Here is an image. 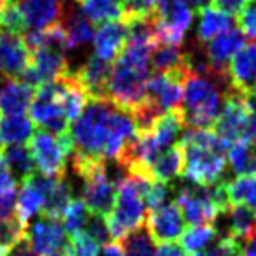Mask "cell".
<instances>
[{
  "instance_id": "obj_1",
  "label": "cell",
  "mask_w": 256,
  "mask_h": 256,
  "mask_svg": "<svg viewBox=\"0 0 256 256\" xmlns=\"http://www.w3.org/2000/svg\"><path fill=\"white\" fill-rule=\"evenodd\" d=\"M68 134L74 146L72 154L116 162L137 130L132 116L109 98H90Z\"/></svg>"
},
{
  "instance_id": "obj_2",
  "label": "cell",
  "mask_w": 256,
  "mask_h": 256,
  "mask_svg": "<svg viewBox=\"0 0 256 256\" xmlns=\"http://www.w3.org/2000/svg\"><path fill=\"white\" fill-rule=\"evenodd\" d=\"M235 90L228 72H214L209 65L190 68L182 84L181 114L186 130H210L214 126L224 100Z\"/></svg>"
},
{
  "instance_id": "obj_3",
  "label": "cell",
  "mask_w": 256,
  "mask_h": 256,
  "mask_svg": "<svg viewBox=\"0 0 256 256\" xmlns=\"http://www.w3.org/2000/svg\"><path fill=\"white\" fill-rule=\"evenodd\" d=\"M179 146L184 151L182 176L195 186L210 188L226 170V148L212 130H186Z\"/></svg>"
},
{
  "instance_id": "obj_4",
  "label": "cell",
  "mask_w": 256,
  "mask_h": 256,
  "mask_svg": "<svg viewBox=\"0 0 256 256\" xmlns=\"http://www.w3.org/2000/svg\"><path fill=\"white\" fill-rule=\"evenodd\" d=\"M151 179L140 176H124L118 184V196L112 210L106 216L112 238H123L132 230L146 224L148 207L144 202Z\"/></svg>"
},
{
  "instance_id": "obj_5",
  "label": "cell",
  "mask_w": 256,
  "mask_h": 256,
  "mask_svg": "<svg viewBox=\"0 0 256 256\" xmlns=\"http://www.w3.org/2000/svg\"><path fill=\"white\" fill-rule=\"evenodd\" d=\"M28 150L39 174L48 176V178L65 179V164H67L68 154L74 153L70 134L65 132L62 136H53V134L39 130L30 139Z\"/></svg>"
},
{
  "instance_id": "obj_6",
  "label": "cell",
  "mask_w": 256,
  "mask_h": 256,
  "mask_svg": "<svg viewBox=\"0 0 256 256\" xmlns=\"http://www.w3.org/2000/svg\"><path fill=\"white\" fill-rule=\"evenodd\" d=\"M30 120L44 132L62 136L68 132V120L62 106V84L60 81L46 82L39 86L30 106Z\"/></svg>"
},
{
  "instance_id": "obj_7",
  "label": "cell",
  "mask_w": 256,
  "mask_h": 256,
  "mask_svg": "<svg viewBox=\"0 0 256 256\" xmlns=\"http://www.w3.org/2000/svg\"><path fill=\"white\" fill-rule=\"evenodd\" d=\"M252 96L242 95V93L234 92L224 100V106L214 123V130L218 139L223 142V146L232 148L238 140L246 139V130H248L249 118H251L254 107Z\"/></svg>"
},
{
  "instance_id": "obj_8",
  "label": "cell",
  "mask_w": 256,
  "mask_h": 256,
  "mask_svg": "<svg viewBox=\"0 0 256 256\" xmlns=\"http://www.w3.org/2000/svg\"><path fill=\"white\" fill-rule=\"evenodd\" d=\"M153 20L156 44L181 46L193 23V11L182 0H164L153 12Z\"/></svg>"
},
{
  "instance_id": "obj_9",
  "label": "cell",
  "mask_w": 256,
  "mask_h": 256,
  "mask_svg": "<svg viewBox=\"0 0 256 256\" xmlns=\"http://www.w3.org/2000/svg\"><path fill=\"white\" fill-rule=\"evenodd\" d=\"M188 72L181 74L154 72L153 76H150L146 84V102L151 104L160 114L179 110L182 104V84Z\"/></svg>"
},
{
  "instance_id": "obj_10",
  "label": "cell",
  "mask_w": 256,
  "mask_h": 256,
  "mask_svg": "<svg viewBox=\"0 0 256 256\" xmlns=\"http://www.w3.org/2000/svg\"><path fill=\"white\" fill-rule=\"evenodd\" d=\"M176 206L179 207L182 218L186 223H190V226L214 224L220 216V210L210 198L209 188H202V186L182 188L176 196Z\"/></svg>"
},
{
  "instance_id": "obj_11",
  "label": "cell",
  "mask_w": 256,
  "mask_h": 256,
  "mask_svg": "<svg viewBox=\"0 0 256 256\" xmlns=\"http://www.w3.org/2000/svg\"><path fill=\"white\" fill-rule=\"evenodd\" d=\"M26 238L37 256H51L54 252L65 251L68 246L62 221L48 216H40L30 226H26Z\"/></svg>"
},
{
  "instance_id": "obj_12",
  "label": "cell",
  "mask_w": 256,
  "mask_h": 256,
  "mask_svg": "<svg viewBox=\"0 0 256 256\" xmlns=\"http://www.w3.org/2000/svg\"><path fill=\"white\" fill-rule=\"evenodd\" d=\"M28 32H40L58 25L64 18L62 0H11Z\"/></svg>"
},
{
  "instance_id": "obj_13",
  "label": "cell",
  "mask_w": 256,
  "mask_h": 256,
  "mask_svg": "<svg viewBox=\"0 0 256 256\" xmlns=\"http://www.w3.org/2000/svg\"><path fill=\"white\" fill-rule=\"evenodd\" d=\"M146 228L153 240L160 244L176 242L186 230V221L176 202H167L160 209L148 212Z\"/></svg>"
},
{
  "instance_id": "obj_14",
  "label": "cell",
  "mask_w": 256,
  "mask_h": 256,
  "mask_svg": "<svg viewBox=\"0 0 256 256\" xmlns=\"http://www.w3.org/2000/svg\"><path fill=\"white\" fill-rule=\"evenodd\" d=\"M32 60L23 36L0 30V76L6 79H20Z\"/></svg>"
},
{
  "instance_id": "obj_15",
  "label": "cell",
  "mask_w": 256,
  "mask_h": 256,
  "mask_svg": "<svg viewBox=\"0 0 256 256\" xmlns=\"http://www.w3.org/2000/svg\"><path fill=\"white\" fill-rule=\"evenodd\" d=\"M246 44V37L237 25L206 44V62L214 72H228L232 58Z\"/></svg>"
},
{
  "instance_id": "obj_16",
  "label": "cell",
  "mask_w": 256,
  "mask_h": 256,
  "mask_svg": "<svg viewBox=\"0 0 256 256\" xmlns=\"http://www.w3.org/2000/svg\"><path fill=\"white\" fill-rule=\"evenodd\" d=\"M228 76L234 90L252 96L256 88V42L244 44L228 65Z\"/></svg>"
},
{
  "instance_id": "obj_17",
  "label": "cell",
  "mask_w": 256,
  "mask_h": 256,
  "mask_svg": "<svg viewBox=\"0 0 256 256\" xmlns=\"http://www.w3.org/2000/svg\"><path fill=\"white\" fill-rule=\"evenodd\" d=\"M128 39V26L124 20L118 22L102 23L95 30L93 36V46H95V56L107 64H114L120 53L123 51Z\"/></svg>"
},
{
  "instance_id": "obj_18",
  "label": "cell",
  "mask_w": 256,
  "mask_h": 256,
  "mask_svg": "<svg viewBox=\"0 0 256 256\" xmlns=\"http://www.w3.org/2000/svg\"><path fill=\"white\" fill-rule=\"evenodd\" d=\"M110 68H112V64H107L92 54L84 62V65H81L78 70H72V74L76 76L78 82L82 86L90 98H107V82H109Z\"/></svg>"
},
{
  "instance_id": "obj_19",
  "label": "cell",
  "mask_w": 256,
  "mask_h": 256,
  "mask_svg": "<svg viewBox=\"0 0 256 256\" xmlns=\"http://www.w3.org/2000/svg\"><path fill=\"white\" fill-rule=\"evenodd\" d=\"M36 88L18 81L6 79L0 84V116H22L32 106Z\"/></svg>"
},
{
  "instance_id": "obj_20",
  "label": "cell",
  "mask_w": 256,
  "mask_h": 256,
  "mask_svg": "<svg viewBox=\"0 0 256 256\" xmlns=\"http://www.w3.org/2000/svg\"><path fill=\"white\" fill-rule=\"evenodd\" d=\"M151 67L158 74H181L190 70V54L181 46L156 44L151 54Z\"/></svg>"
},
{
  "instance_id": "obj_21",
  "label": "cell",
  "mask_w": 256,
  "mask_h": 256,
  "mask_svg": "<svg viewBox=\"0 0 256 256\" xmlns=\"http://www.w3.org/2000/svg\"><path fill=\"white\" fill-rule=\"evenodd\" d=\"M182 168H184V151L178 142L176 146L168 148L164 153L158 154L156 160L151 164L148 174L153 181H160L167 184L172 179L182 174Z\"/></svg>"
},
{
  "instance_id": "obj_22",
  "label": "cell",
  "mask_w": 256,
  "mask_h": 256,
  "mask_svg": "<svg viewBox=\"0 0 256 256\" xmlns=\"http://www.w3.org/2000/svg\"><path fill=\"white\" fill-rule=\"evenodd\" d=\"M76 2L81 8V14L96 25L123 20V0H76Z\"/></svg>"
},
{
  "instance_id": "obj_23",
  "label": "cell",
  "mask_w": 256,
  "mask_h": 256,
  "mask_svg": "<svg viewBox=\"0 0 256 256\" xmlns=\"http://www.w3.org/2000/svg\"><path fill=\"white\" fill-rule=\"evenodd\" d=\"M234 26L230 16L223 14V12L216 11L210 6H206L198 11V28H196V37L200 42L207 44L209 40H212L214 37L221 36L223 32H226L228 28Z\"/></svg>"
},
{
  "instance_id": "obj_24",
  "label": "cell",
  "mask_w": 256,
  "mask_h": 256,
  "mask_svg": "<svg viewBox=\"0 0 256 256\" xmlns=\"http://www.w3.org/2000/svg\"><path fill=\"white\" fill-rule=\"evenodd\" d=\"M0 137L8 146L30 142L34 137V123L26 114L0 118Z\"/></svg>"
},
{
  "instance_id": "obj_25",
  "label": "cell",
  "mask_w": 256,
  "mask_h": 256,
  "mask_svg": "<svg viewBox=\"0 0 256 256\" xmlns=\"http://www.w3.org/2000/svg\"><path fill=\"white\" fill-rule=\"evenodd\" d=\"M2 156L8 165V170L16 181L23 182L32 174H36V165L30 154L28 146L20 144V146H8L2 150Z\"/></svg>"
},
{
  "instance_id": "obj_26",
  "label": "cell",
  "mask_w": 256,
  "mask_h": 256,
  "mask_svg": "<svg viewBox=\"0 0 256 256\" xmlns=\"http://www.w3.org/2000/svg\"><path fill=\"white\" fill-rule=\"evenodd\" d=\"M228 200L232 206H244L256 214V174L237 176L226 182Z\"/></svg>"
},
{
  "instance_id": "obj_27",
  "label": "cell",
  "mask_w": 256,
  "mask_h": 256,
  "mask_svg": "<svg viewBox=\"0 0 256 256\" xmlns=\"http://www.w3.org/2000/svg\"><path fill=\"white\" fill-rule=\"evenodd\" d=\"M228 221V237L242 242L251 232L256 230V214L244 206H230L224 212Z\"/></svg>"
},
{
  "instance_id": "obj_28",
  "label": "cell",
  "mask_w": 256,
  "mask_h": 256,
  "mask_svg": "<svg viewBox=\"0 0 256 256\" xmlns=\"http://www.w3.org/2000/svg\"><path fill=\"white\" fill-rule=\"evenodd\" d=\"M42 207H44V196L40 195L39 190L26 181L22 182V190H20L18 196H16V207H14L16 216L26 224L34 216L42 212Z\"/></svg>"
},
{
  "instance_id": "obj_29",
  "label": "cell",
  "mask_w": 256,
  "mask_h": 256,
  "mask_svg": "<svg viewBox=\"0 0 256 256\" xmlns=\"http://www.w3.org/2000/svg\"><path fill=\"white\" fill-rule=\"evenodd\" d=\"M124 256H154V240L146 226H139L121 238Z\"/></svg>"
},
{
  "instance_id": "obj_30",
  "label": "cell",
  "mask_w": 256,
  "mask_h": 256,
  "mask_svg": "<svg viewBox=\"0 0 256 256\" xmlns=\"http://www.w3.org/2000/svg\"><path fill=\"white\" fill-rule=\"evenodd\" d=\"M90 216V209L86 207V204L81 198H72L68 202V206L65 207L64 214H62V224H64L65 234H68L70 237L84 232V226L88 223Z\"/></svg>"
},
{
  "instance_id": "obj_31",
  "label": "cell",
  "mask_w": 256,
  "mask_h": 256,
  "mask_svg": "<svg viewBox=\"0 0 256 256\" xmlns=\"http://www.w3.org/2000/svg\"><path fill=\"white\" fill-rule=\"evenodd\" d=\"M72 200V190L67 184L65 179L56 182L53 190L44 196V207H42V216L54 218V220H62L65 207Z\"/></svg>"
},
{
  "instance_id": "obj_32",
  "label": "cell",
  "mask_w": 256,
  "mask_h": 256,
  "mask_svg": "<svg viewBox=\"0 0 256 256\" xmlns=\"http://www.w3.org/2000/svg\"><path fill=\"white\" fill-rule=\"evenodd\" d=\"M65 26V32H67L68 39V48L70 50H78L79 46H84L90 40H93L95 36V26L90 22L88 18H84L82 14H72L70 20L67 22Z\"/></svg>"
},
{
  "instance_id": "obj_33",
  "label": "cell",
  "mask_w": 256,
  "mask_h": 256,
  "mask_svg": "<svg viewBox=\"0 0 256 256\" xmlns=\"http://www.w3.org/2000/svg\"><path fill=\"white\" fill-rule=\"evenodd\" d=\"M218 230L214 224H200V226H190L181 235V246L186 252H200L206 249L210 242L216 238Z\"/></svg>"
},
{
  "instance_id": "obj_34",
  "label": "cell",
  "mask_w": 256,
  "mask_h": 256,
  "mask_svg": "<svg viewBox=\"0 0 256 256\" xmlns=\"http://www.w3.org/2000/svg\"><path fill=\"white\" fill-rule=\"evenodd\" d=\"M26 235V224L16 214L0 220V254L4 256L14 244Z\"/></svg>"
},
{
  "instance_id": "obj_35",
  "label": "cell",
  "mask_w": 256,
  "mask_h": 256,
  "mask_svg": "<svg viewBox=\"0 0 256 256\" xmlns=\"http://www.w3.org/2000/svg\"><path fill=\"white\" fill-rule=\"evenodd\" d=\"M251 151L252 142L242 139L232 148H228V158L226 162L230 164L232 170L238 176L251 174Z\"/></svg>"
},
{
  "instance_id": "obj_36",
  "label": "cell",
  "mask_w": 256,
  "mask_h": 256,
  "mask_svg": "<svg viewBox=\"0 0 256 256\" xmlns=\"http://www.w3.org/2000/svg\"><path fill=\"white\" fill-rule=\"evenodd\" d=\"M84 234L88 235L90 238H93L100 248L112 242V235H110L106 216H100V214H92V216H90L88 223H86V226H84Z\"/></svg>"
},
{
  "instance_id": "obj_37",
  "label": "cell",
  "mask_w": 256,
  "mask_h": 256,
  "mask_svg": "<svg viewBox=\"0 0 256 256\" xmlns=\"http://www.w3.org/2000/svg\"><path fill=\"white\" fill-rule=\"evenodd\" d=\"M67 251L72 256H96L100 251V246L93 238H90L84 232H81V234L70 237Z\"/></svg>"
},
{
  "instance_id": "obj_38",
  "label": "cell",
  "mask_w": 256,
  "mask_h": 256,
  "mask_svg": "<svg viewBox=\"0 0 256 256\" xmlns=\"http://www.w3.org/2000/svg\"><path fill=\"white\" fill-rule=\"evenodd\" d=\"M168 195H170V188H168V184L160 182V181L151 182L150 190H148L146 196H144L148 212H151V210H156V209H160L162 206H165V204H167V200H168Z\"/></svg>"
},
{
  "instance_id": "obj_39",
  "label": "cell",
  "mask_w": 256,
  "mask_h": 256,
  "mask_svg": "<svg viewBox=\"0 0 256 256\" xmlns=\"http://www.w3.org/2000/svg\"><path fill=\"white\" fill-rule=\"evenodd\" d=\"M238 28L244 37H249L252 42H256V0H251L244 12L238 16Z\"/></svg>"
},
{
  "instance_id": "obj_40",
  "label": "cell",
  "mask_w": 256,
  "mask_h": 256,
  "mask_svg": "<svg viewBox=\"0 0 256 256\" xmlns=\"http://www.w3.org/2000/svg\"><path fill=\"white\" fill-rule=\"evenodd\" d=\"M251 0H210V8L216 11L223 12V14L230 16L232 20L238 18L244 12V9L249 6Z\"/></svg>"
},
{
  "instance_id": "obj_41",
  "label": "cell",
  "mask_w": 256,
  "mask_h": 256,
  "mask_svg": "<svg viewBox=\"0 0 256 256\" xmlns=\"http://www.w3.org/2000/svg\"><path fill=\"white\" fill-rule=\"evenodd\" d=\"M204 256H242L240 254V242L232 237H223L214 244Z\"/></svg>"
},
{
  "instance_id": "obj_42",
  "label": "cell",
  "mask_w": 256,
  "mask_h": 256,
  "mask_svg": "<svg viewBox=\"0 0 256 256\" xmlns=\"http://www.w3.org/2000/svg\"><path fill=\"white\" fill-rule=\"evenodd\" d=\"M154 256H188V252L178 242H167V244H160V248L154 251Z\"/></svg>"
},
{
  "instance_id": "obj_43",
  "label": "cell",
  "mask_w": 256,
  "mask_h": 256,
  "mask_svg": "<svg viewBox=\"0 0 256 256\" xmlns=\"http://www.w3.org/2000/svg\"><path fill=\"white\" fill-rule=\"evenodd\" d=\"M4 256H37V254L34 252L32 246H30L28 238H26V235H25V238H22L18 244L12 246Z\"/></svg>"
},
{
  "instance_id": "obj_44",
  "label": "cell",
  "mask_w": 256,
  "mask_h": 256,
  "mask_svg": "<svg viewBox=\"0 0 256 256\" xmlns=\"http://www.w3.org/2000/svg\"><path fill=\"white\" fill-rule=\"evenodd\" d=\"M242 256H256V230L251 232L240 244Z\"/></svg>"
},
{
  "instance_id": "obj_45",
  "label": "cell",
  "mask_w": 256,
  "mask_h": 256,
  "mask_svg": "<svg viewBox=\"0 0 256 256\" xmlns=\"http://www.w3.org/2000/svg\"><path fill=\"white\" fill-rule=\"evenodd\" d=\"M96 256H124V252H123V249H121L120 244H116V242H110V244L102 246Z\"/></svg>"
},
{
  "instance_id": "obj_46",
  "label": "cell",
  "mask_w": 256,
  "mask_h": 256,
  "mask_svg": "<svg viewBox=\"0 0 256 256\" xmlns=\"http://www.w3.org/2000/svg\"><path fill=\"white\" fill-rule=\"evenodd\" d=\"M182 2H184L186 6H192V8H196L200 11V9L202 8H206L207 4H210V0H182Z\"/></svg>"
},
{
  "instance_id": "obj_47",
  "label": "cell",
  "mask_w": 256,
  "mask_h": 256,
  "mask_svg": "<svg viewBox=\"0 0 256 256\" xmlns=\"http://www.w3.org/2000/svg\"><path fill=\"white\" fill-rule=\"evenodd\" d=\"M251 174H256V142H252L251 151Z\"/></svg>"
},
{
  "instance_id": "obj_48",
  "label": "cell",
  "mask_w": 256,
  "mask_h": 256,
  "mask_svg": "<svg viewBox=\"0 0 256 256\" xmlns=\"http://www.w3.org/2000/svg\"><path fill=\"white\" fill-rule=\"evenodd\" d=\"M2 12H4V4H0V22H2Z\"/></svg>"
},
{
  "instance_id": "obj_49",
  "label": "cell",
  "mask_w": 256,
  "mask_h": 256,
  "mask_svg": "<svg viewBox=\"0 0 256 256\" xmlns=\"http://www.w3.org/2000/svg\"><path fill=\"white\" fill-rule=\"evenodd\" d=\"M4 150V140H2V137H0V151Z\"/></svg>"
},
{
  "instance_id": "obj_50",
  "label": "cell",
  "mask_w": 256,
  "mask_h": 256,
  "mask_svg": "<svg viewBox=\"0 0 256 256\" xmlns=\"http://www.w3.org/2000/svg\"><path fill=\"white\" fill-rule=\"evenodd\" d=\"M190 256H204V254H202V252H192Z\"/></svg>"
},
{
  "instance_id": "obj_51",
  "label": "cell",
  "mask_w": 256,
  "mask_h": 256,
  "mask_svg": "<svg viewBox=\"0 0 256 256\" xmlns=\"http://www.w3.org/2000/svg\"><path fill=\"white\" fill-rule=\"evenodd\" d=\"M6 2H8V0H0V4H6Z\"/></svg>"
},
{
  "instance_id": "obj_52",
  "label": "cell",
  "mask_w": 256,
  "mask_h": 256,
  "mask_svg": "<svg viewBox=\"0 0 256 256\" xmlns=\"http://www.w3.org/2000/svg\"><path fill=\"white\" fill-rule=\"evenodd\" d=\"M254 96H256V88H254Z\"/></svg>"
},
{
  "instance_id": "obj_53",
  "label": "cell",
  "mask_w": 256,
  "mask_h": 256,
  "mask_svg": "<svg viewBox=\"0 0 256 256\" xmlns=\"http://www.w3.org/2000/svg\"><path fill=\"white\" fill-rule=\"evenodd\" d=\"M0 256H2V254H0Z\"/></svg>"
}]
</instances>
